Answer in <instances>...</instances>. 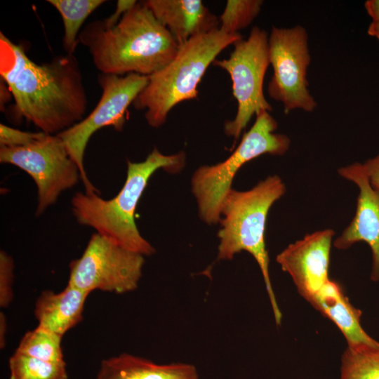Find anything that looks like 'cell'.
<instances>
[{
  "label": "cell",
  "instance_id": "cell-1",
  "mask_svg": "<svg viewBox=\"0 0 379 379\" xmlns=\"http://www.w3.org/2000/svg\"><path fill=\"white\" fill-rule=\"evenodd\" d=\"M0 75L11 90L18 114L41 132L57 135L84 118L88 101L74 55L35 63L1 32Z\"/></svg>",
  "mask_w": 379,
  "mask_h": 379
},
{
  "label": "cell",
  "instance_id": "cell-24",
  "mask_svg": "<svg viewBox=\"0 0 379 379\" xmlns=\"http://www.w3.org/2000/svg\"><path fill=\"white\" fill-rule=\"evenodd\" d=\"M44 132H28L0 124V145L1 147H24L34 143L43 138Z\"/></svg>",
  "mask_w": 379,
  "mask_h": 379
},
{
  "label": "cell",
  "instance_id": "cell-18",
  "mask_svg": "<svg viewBox=\"0 0 379 379\" xmlns=\"http://www.w3.org/2000/svg\"><path fill=\"white\" fill-rule=\"evenodd\" d=\"M47 2L60 14L64 27L63 47L67 54L74 55L84 21L105 1L48 0Z\"/></svg>",
  "mask_w": 379,
  "mask_h": 379
},
{
  "label": "cell",
  "instance_id": "cell-19",
  "mask_svg": "<svg viewBox=\"0 0 379 379\" xmlns=\"http://www.w3.org/2000/svg\"><path fill=\"white\" fill-rule=\"evenodd\" d=\"M340 379H379V343L347 346L341 358Z\"/></svg>",
  "mask_w": 379,
  "mask_h": 379
},
{
  "label": "cell",
  "instance_id": "cell-27",
  "mask_svg": "<svg viewBox=\"0 0 379 379\" xmlns=\"http://www.w3.org/2000/svg\"><path fill=\"white\" fill-rule=\"evenodd\" d=\"M0 104H1V109L3 110L4 109V105L6 103L10 100L11 96L13 97L12 93L11 92V90L9 87L7 86V84L1 79V86H0Z\"/></svg>",
  "mask_w": 379,
  "mask_h": 379
},
{
  "label": "cell",
  "instance_id": "cell-3",
  "mask_svg": "<svg viewBox=\"0 0 379 379\" xmlns=\"http://www.w3.org/2000/svg\"><path fill=\"white\" fill-rule=\"evenodd\" d=\"M185 161L182 152L165 155L155 147L143 161H127L125 182L114 198L107 200L98 194L76 193L71 201L73 214L79 224L94 228L130 251L150 255L155 250L138 230L134 219L136 207L156 171L164 168L177 173Z\"/></svg>",
  "mask_w": 379,
  "mask_h": 379
},
{
  "label": "cell",
  "instance_id": "cell-6",
  "mask_svg": "<svg viewBox=\"0 0 379 379\" xmlns=\"http://www.w3.org/2000/svg\"><path fill=\"white\" fill-rule=\"evenodd\" d=\"M245 133L237 147L225 161L197 168L192 178V190L197 199L200 218L207 224L220 221L221 208L232 190V180L248 161L265 154L283 155L289 149L290 138L274 133L278 126L270 112L262 111Z\"/></svg>",
  "mask_w": 379,
  "mask_h": 379
},
{
  "label": "cell",
  "instance_id": "cell-2",
  "mask_svg": "<svg viewBox=\"0 0 379 379\" xmlns=\"http://www.w3.org/2000/svg\"><path fill=\"white\" fill-rule=\"evenodd\" d=\"M79 41L102 74L150 76L165 67L180 46L144 1L137 2L113 25L88 23Z\"/></svg>",
  "mask_w": 379,
  "mask_h": 379
},
{
  "label": "cell",
  "instance_id": "cell-9",
  "mask_svg": "<svg viewBox=\"0 0 379 379\" xmlns=\"http://www.w3.org/2000/svg\"><path fill=\"white\" fill-rule=\"evenodd\" d=\"M148 82V77L135 73L125 75L100 74L98 83L102 89L100 99L92 112L81 121L57 134L64 142L72 159L78 166L86 194L98 190L88 180L84 165L88 142L98 130L113 126L121 131L125 115L131 104Z\"/></svg>",
  "mask_w": 379,
  "mask_h": 379
},
{
  "label": "cell",
  "instance_id": "cell-20",
  "mask_svg": "<svg viewBox=\"0 0 379 379\" xmlns=\"http://www.w3.org/2000/svg\"><path fill=\"white\" fill-rule=\"evenodd\" d=\"M10 379H67L65 361L51 362L17 352L8 360Z\"/></svg>",
  "mask_w": 379,
  "mask_h": 379
},
{
  "label": "cell",
  "instance_id": "cell-13",
  "mask_svg": "<svg viewBox=\"0 0 379 379\" xmlns=\"http://www.w3.org/2000/svg\"><path fill=\"white\" fill-rule=\"evenodd\" d=\"M338 173L359 187L356 213L347 227L333 242L338 249H347L358 241L368 244L372 251L371 279L379 281V190L373 188L363 164L356 162L341 167Z\"/></svg>",
  "mask_w": 379,
  "mask_h": 379
},
{
  "label": "cell",
  "instance_id": "cell-28",
  "mask_svg": "<svg viewBox=\"0 0 379 379\" xmlns=\"http://www.w3.org/2000/svg\"><path fill=\"white\" fill-rule=\"evenodd\" d=\"M6 319L4 313H0V347L4 349L6 345Z\"/></svg>",
  "mask_w": 379,
  "mask_h": 379
},
{
  "label": "cell",
  "instance_id": "cell-23",
  "mask_svg": "<svg viewBox=\"0 0 379 379\" xmlns=\"http://www.w3.org/2000/svg\"><path fill=\"white\" fill-rule=\"evenodd\" d=\"M14 262L4 251L0 252V306L7 307L13 298Z\"/></svg>",
  "mask_w": 379,
  "mask_h": 379
},
{
  "label": "cell",
  "instance_id": "cell-12",
  "mask_svg": "<svg viewBox=\"0 0 379 379\" xmlns=\"http://www.w3.org/2000/svg\"><path fill=\"white\" fill-rule=\"evenodd\" d=\"M334 232L326 229L306 235L277 256L283 271L292 278L307 301L329 280L330 252Z\"/></svg>",
  "mask_w": 379,
  "mask_h": 379
},
{
  "label": "cell",
  "instance_id": "cell-16",
  "mask_svg": "<svg viewBox=\"0 0 379 379\" xmlns=\"http://www.w3.org/2000/svg\"><path fill=\"white\" fill-rule=\"evenodd\" d=\"M88 293L69 284L58 293L43 291L36 300L34 315L39 327L62 337L82 321Z\"/></svg>",
  "mask_w": 379,
  "mask_h": 379
},
{
  "label": "cell",
  "instance_id": "cell-8",
  "mask_svg": "<svg viewBox=\"0 0 379 379\" xmlns=\"http://www.w3.org/2000/svg\"><path fill=\"white\" fill-rule=\"evenodd\" d=\"M268 47L273 69L267 86L269 96L282 103L285 114L295 109L313 112L317 102L308 88L311 56L305 28L300 25L291 28L272 26Z\"/></svg>",
  "mask_w": 379,
  "mask_h": 379
},
{
  "label": "cell",
  "instance_id": "cell-26",
  "mask_svg": "<svg viewBox=\"0 0 379 379\" xmlns=\"http://www.w3.org/2000/svg\"><path fill=\"white\" fill-rule=\"evenodd\" d=\"M364 8L372 22H379V0H367L364 3Z\"/></svg>",
  "mask_w": 379,
  "mask_h": 379
},
{
  "label": "cell",
  "instance_id": "cell-11",
  "mask_svg": "<svg viewBox=\"0 0 379 379\" xmlns=\"http://www.w3.org/2000/svg\"><path fill=\"white\" fill-rule=\"evenodd\" d=\"M0 162L18 167L33 179L37 188L36 215L81 178L78 166L58 135L46 134L24 147H1Z\"/></svg>",
  "mask_w": 379,
  "mask_h": 379
},
{
  "label": "cell",
  "instance_id": "cell-14",
  "mask_svg": "<svg viewBox=\"0 0 379 379\" xmlns=\"http://www.w3.org/2000/svg\"><path fill=\"white\" fill-rule=\"evenodd\" d=\"M145 2L179 46L195 36L219 28V18L201 0H147Z\"/></svg>",
  "mask_w": 379,
  "mask_h": 379
},
{
  "label": "cell",
  "instance_id": "cell-15",
  "mask_svg": "<svg viewBox=\"0 0 379 379\" xmlns=\"http://www.w3.org/2000/svg\"><path fill=\"white\" fill-rule=\"evenodd\" d=\"M309 302L337 326L347 346L375 345L379 343L363 329L361 311L350 303L337 282L329 279Z\"/></svg>",
  "mask_w": 379,
  "mask_h": 379
},
{
  "label": "cell",
  "instance_id": "cell-25",
  "mask_svg": "<svg viewBox=\"0 0 379 379\" xmlns=\"http://www.w3.org/2000/svg\"><path fill=\"white\" fill-rule=\"evenodd\" d=\"M371 186L379 190V154L363 164Z\"/></svg>",
  "mask_w": 379,
  "mask_h": 379
},
{
  "label": "cell",
  "instance_id": "cell-29",
  "mask_svg": "<svg viewBox=\"0 0 379 379\" xmlns=\"http://www.w3.org/2000/svg\"><path fill=\"white\" fill-rule=\"evenodd\" d=\"M367 33L369 36L379 40V22H371L367 29Z\"/></svg>",
  "mask_w": 379,
  "mask_h": 379
},
{
  "label": "cell",
  "instance_id": "cell-22",
  "mask_svg": "<svg viewBox=\"0 0 379 379\" xmlns=\"http://www.w3.org/2000/svg\"><path fill=\"white\" fill-rule=\"evenodd\" d=\"M262 0H228L219 18V29L227 34H240L259 15Z\"/></svg>",
  "mask_w": 379,
  "mask_h": 379
},
{
  "label": "cell",
  "instance_id": "cell-4",
  "mask_svg": "<svg viewBox=\"0 0 379 379\" xmlns=\"http://www.w3.org/2000/svg\"><path fill=\"white\" fill-rule=\"evenodd\" d=\"M242 39L219 28L191 38L180 46L175 58L160 71L148 77V82L133 105L145 110L147 124L162 126L170 111L180 102L196 99L197 87L210 65L227 46Z\"/></svg>",
  "mask_w": 379,
  "mask_h": 379
},
{
  "label": "cell",
  "instance_id": "cell-10",
  "mask_svg": "<svg viewBox=\"0 0 379 379\" xmlns=\"http://www.w3.org/2000/svg\"><path fill=\"white\" fill-rule=\"evenodd\" d=\"M144 263L143 255L96 232L81 256L70 262L67 284L88 293L131 292L138 288Z\"/></svg>",
  "mask_w": 379,
  "mask_h": 379
},
{
  "label": "cell",
  "instance_id": "cell-5",
  "mask_svg": "<svg viewBox=\"0 0 379 379\" xmlns=\"http://www.w3.org/2000/svg\"><path fill=\"white\" fill-rule=\"evenodd\" d=\"M285 192V185L277 175L267 178L249 190L232 189L222 206L223 219H220L221 229L218 234V259L232 260L242 251L248 252L255 258L262 272L278 326L281 324L282 314L270 281L265 230L270 208Z\"/></svg>",
  "mask_w": 379,
  "mask_h": 379
},
{
  "label": "cell",
  "instance_id": "cell-17",
  "mask_svg": "<svg viewBox=\"0 0 379 379\" xmlns=\"http://www.w3.org/2000/svg\"><path fill=\"white\" fill-rule=\"evenodd\" d=\"M96 379H199L196 366L186 363L156 364L128 353L103 359Z\"/></svg>",
  "mask_w": 379,
  "mask_h": 379
},
{
  "label": "cell",
  "instance_id": "cell-7",
  "mask_svg": "<svg viewBox=\"0 0 379 379\" xmlns=\"http://www.w3.org/2000/svg\"><path fill=\"white\" fill-rule=\"evenodd\" d=\"M269 35L254 26L248 38L235 42L229 58L215 59L213 65L227 71L232 83V94L237 102L234 119L225 124V133L234 138L240 136L253 115L272 107L265 98L263 83L270 65Z\"/></svg>",
  "mask_w": 379,
  "mask_h": 379
},
{
  "label": "cell",
  "instance_id": "cell-21",
  "mask_svg": "<svg viewBox=\"0 0 379 379\" xmlns=\"http://www.w3.org/2000/svg\"><path fill=\"white\" fill-rule=\"evenodd\" d=\"M62 338L37 326L24 335L15 352L47 361H65L61 347Z\"/></svg>",
  "mask_w": 379,
  "mask_h": 379
}]
</instances>
